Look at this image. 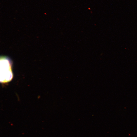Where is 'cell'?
Instances as JSON below:
<instances>
[{
    "label": "cell",
    "mask_w": 137,
    "mask_h": 137,
    "mask_svg": "<svg viewBox=\"0 0 137 137\" xmlns=\"http://www.w3.org/2000/svg\"><path fill=\"white\" fill-rule=\"evenodd\" d=\"M1 59V82L5 83L10 81L13 77L10 61L6 57Z\"/></svg>",
    "instance_id": "cell-1"
}]
</instances>
